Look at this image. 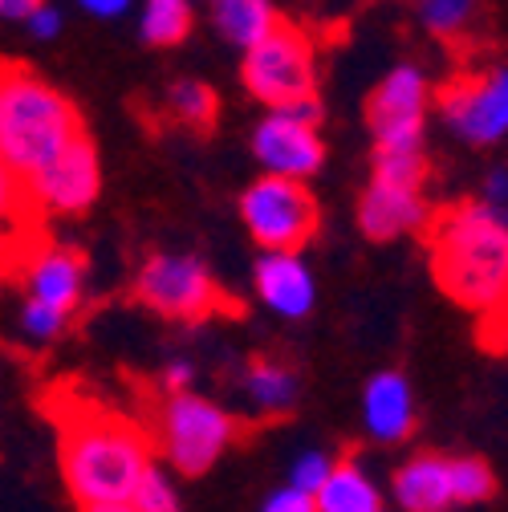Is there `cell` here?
<instances>
[{"mask_svg":"<svg viewBox=\"0 0 508 512\" xmlns=\"http://www.w3.org/2000/svg\"><path fill=\"white\" fill-rule=\"evenodd\" d=\"M317 122H322V102L317 98L269 110L252 131V155L273 175H317L326 163V143L317 135Z\"/></svg>","mask_w":508,"mask_h":512,"instance_id":"ba28073f","label":"cell"},{"mask_svg":"<svg viewBox=\"0 0 508 512\" xmlns=\"http://www.w3.org/2000/svg\"><path fill=\"white\" fill-rule=\"evenodd\" d=\"M330 468H334V460H330L326 452H305V456L293 460V468H289V484L301 488V492H309V496H317V488L326 484Z\"/></svg>","mask_w":508,"mask_h":512,"instance_id":"4316f807","label":"cell"},{"mask_svg":"<svg viewBox=\"0 0 508 512\" xmlns=\"http://www.w3.org/2000/svg\"><path fill=\"white\" fill-rule=\"evenodd\" d=\"M244 90L269 110L317 98V49L309 29L277 17V25L244 49Z\"/></svg>","mask_w":508,"mask_h":512,"instance_id":"5b68a950","label":"cell"},{"mask_svg":"<svg viewBox=\"0 0 508 512\" xmlns=\"http://www.w3.org/2000/svg\"><path fill=\"white\" fill-rule=\"evenodd\" d=\"M66 317H70V313H61V309H53V305L29 297L25 309H21V330H25L33 342H53L61 330H66Z\"/></svg>","mask_w":508,"mask_h":512,"instance_id":"484cf974","label":"cell"},{"mask_svg":"<svg viewBox=\"0 0 508 512\" xmlns=\"http://www.w3.org/2000/svg\"><path fill=\"white\" fill-rule=\"evenodd\" d=\"M395 504L407 512H443L456 508L452 496V460L419 452L395 472Z\"/></svg>","mask_w":508,"mask_h":512,"instance_id":"e0dca14e","label":"cell"},{"mask_svg":"<svg viewBox=\"0 0 508 512\" xmlns=\"http://www.w3.org/2000/svg\"><path fill=\"white\" fill-rule=\"evenodd\" d=\"M57 423V464L66 492L86 512H126L155 460L147 423L118 415L78 387H53L45 399Z\"/></svg>","mask_w":508,"mask_h":512,"instance_id":"6da1fadb","label":"cell"},{"mask_svg":"<svg viewBox=\"0 0 508 512\" xmlns=\"http://www.w3.org/2000/svg\"><path fill=\"white\" fill-rule=\"evenodd\" d=\"M78 5L90 13V17H102V21H114L122 13H131L135 0H78Z\"/></svg>","mask_w":508,"mask_h":512,"instance_id":"1f68e13d","label":"cell"},{"mask_svg":"<svg viewBox=\"0 0 508 512\" xmlns=\"http://www.w3.org/2000/svg\"><path fill=\"white\" fill-rule=\"evenodd\" d=\"M86 135L78 106L29 61L0 57V159L25 179Z\"/></svg>","mask_w":508,"mask_h":512,"instance_id":"3957f363","label":"cell"},{"mask_svg":"<svg viewBox=\"0 0 508 512\" xmlns=\"http://www.w3.org/2000/svg\"><path fill=\"white\" fill-rule=\"evenodd\" d=\"M431 220V204L423 196V187H403V183H387L374 179L358 200V228L370 240H395L403 232H423Z\"/></svg>","mask_w":508,"mask_h":512,"instance_id":"4fadbf2b","label":"cell"},{"mask_svg":"<svg viewBox=\"0 0 508 512\" xmlns=\"http://www.w3.org/2000/svg\"><path fill=\"white\" fill-rule=\"evenodd\" d=\"M252 285H257V297L273 313L289 317V322L305 317L317 301L313 273L301 261L297 248H261V261H257V269H252Z\"/></svg>","mask_w":508,"mask_h":512,"instance_id":"5bb4252c","label":"cell"},{"mask_svg":"<svg viewBox=\"0 0 508 512\" xmlns=\"http://www.w3.org/2000/svg\"><path fill=\"white\" fill-rule=\"evenodd\" d=\"M135 512H175L179 508V496H175V484L167 480V472L151 460L139 488H135V500H131Z\"/></svg>","mask_w":508,"mask_h":512,"instance_id":"d4e9b609","label":"cell"},{"mask_svg":"<svg viewBox=\"0 0 508 512\" xmlns=\"http://www.w3.org/2000/svg\"><path fill=\"white\" fill-rule=\"evenodd\" d=\"M25 183H29V191L49 216H82L86 208H94L98 191H102V163H98L94 139L82 135L78 143H70L66 151H61L49 167L29 175Z\"/></svg>","mask_w":508,"mask_h":512,"instance_id":"7c38bea8","label":"cell"},{"mask_svg":"<svg viewBox=\"0 0 508 512\" xmlns=\"http://www.w3.org/2000/svg\"><path fill=\"white\" fill-rule=\"evenodd\" d=\"M431 106V82L419 66H395L366 98V126L374 131V147L411 151L423 147V126Z\"/></svg>","mask_w":508,"mask_h":512,"instance_id":"30bf717a","label":"cell"},{"mask_svg":"<svg viewBox=\"0 0 508 512\" xmlns=\"http://www.w3.org/2000/svg\"><path fill=\"white\" fill-rule=\"evenodd\" d=\"M21 281H25L33 301H45L61 313H74L82 305V293H86V261L74 248L45 244L25 265Z\"/></svg>","mask_w":508,"mask_h":512,"instance_id":"9a60e30c","label":"cell"},{"mask_svg":"<svg viewBox=\"0 0 508 512\" xmlns=\"http://www.w3.org/2000/svg\"><path fill=\"white\" fill-rule=\"evenodd\" d=\"M212 25L228 45L248 49L277 25V9L273 0H212Z\"/></svg>","mask_w":508,"mask_h":512,"instance_id":"ffe728a7","label":"cell"},{"mask_svg":"<svg viewBox=\"0 0 508 512\" xmlns=\"http://www.w3.org/2000/svg\"><path fill=\"white\" fill-rule=\"evenodd\" d=\"M244 391L248 399L257 403L265 415H289L297 407V395H301V382H297V370L277 362V358H252L248 362V374H244Z\"/></svg>","mask_w":508,"mask_h":512,"instance_id":"d6986e66","label":"cell"},{"mask_svg":"<svg viewBox=\"0 0 508 512\" xmlns=\"http://www.w3.org/2000/svg\"><path fill=\"white\" fill-rule=\"evenodd\" d=\"M265 508H269V512H313V508H317V500H313L309 492H301V488L285 484V488H277V492H269V496H265Z\"/></svg>","mask_w":508,"mask_h":512,"instance_id":"83f0119b","label":"cell"},{"mask_svg":"<svg viewBox=\"0 0 508 512\" xmlns=\"http://www.w3.org/2000/svg\"><path fill=\"white\" fill-rule=\"evenodd\" d=\"M37 5H41V0H0V17H9V21H25Z\"/></svg>","mask_w":508,"mask_h":512,"instance_id":"d6a6232c","label":"cell"},{"mask_svg":"<svg viewBox=\"0 0 508 512\" xmlns=\"http://www.w3.org/2000/svg\"><path fill=\"white\" fill-rule=\"evenodd\" d=\"M25 21H29V33H33L37 41H53V37L61 33V13L49 5V0H41V5H37Z\"/></svg>","mask_w":508,"mask_h":512,"instance_id":"f1b7e54d","label":"cell"},{"mask_svg":"<svg viewBox=\"0 0 508 512\" xmlns=\"http://www.w3.org/2000/svg\"><path fill=\"white\" fill-rule=\"evenodd\" d=\"M167 106L171 114L183 122V126H192V131H212L216 118H220V98L208 82L200 78H183L167 90Z\"/></svg>","mask_w":508,"mask_h":512,"instance_id":"603a6c76","label":"cell"},{"mask_svg":"<svg viewBox=\"0 0 508 512\" xmlns=\"http://www.w3.org/2000/svg\"><path fill=\"white\" fill-rule=\"evenodd\" d=\"M139 33L155 49L179 45L187 33H192V0H147Z\"/></svg>","mask_w":508,"mask_h":512,"instance_id":"7402d4cb","label":"cell"},{"mask_svg":"<svg viewBox=\"0 0 508 512\" xmlns=\"http://www.w3.org/2000/svg\"><path fill=\"white\" fill-rule=\"evenodd\" d=\"M313 500H317V512H378L383 508V492L362 472L358 460H338Z\"/></svg>","mask_w":508,"mask_h":512,"instance_id":"ac0fdd59","label":"cell"},{"mask_svg":"<svg viewBox=\"0 0 508 512\" xmlns=\"http://www.w3.org/2000/svg\"><path fill=\"white\" fill-rule=\"evenodd\" d=\"M240 220L261 248H297L301 252L317 236L322 208H317L305 179L265 171L257 183H248V191L240 196Z\"/></svg>","mask_w":508,"mask_h":512,"instance_id":"52a82bcc","label":"cell"},{"mask_svg":"<svg viewBox=\"0 0 508 512\" xmlns=\"http://www.w3.org/2000/svg\"><path fill=\"white\" fill-rule=\"evenodd\" d=\"M439 118L472 147H492L508 135V66L488 74H464L439 94Z\"/></svg>","mask_w":508,"mask_h":512,"instance_id":"9c48e42d","label":"cell"},{"mask_svg":"<svg viewBox=\"0 0 508 512\" xmlns=\"http://www.w3.org/2000/svg\"><path fill=\"white\" fill-rule=\"evenodd\" d=\"M427 252L435 285L460 309L480 317V338L492 350L508 346V208L468 200L431 212Z\"/></svg>","mask_w":508,"mask_h":512,"instance_id":"7a4b0ae2","label":"cell"},{"mask_svg":"<svg viewBox=\"0 0 508 512\" xmlns=\"http://www.w3.org/2000/svg\"><path fill=\"white\" fill-rule=\"evenodd\" d=\"M135 297L159 317H171V322H204V317L240 309L196 256H175V252H159L139 269Z\"/></svg>","mask_w":508,"mask_h":512,"instance_id":"8992f818","label":"cell"},{"mask_svg":"<svg viewBox=\"0 0 508 512\" xmlns=\"http://www.w3.org/2000/svg\"><path fill=\"white\" fill-rule=\"evenodd\" d=\"M192 382H196V366L187 358H175L163 370V391H192Z\"/></svg>","mask_w":508,"mask_h":512,"instance_id":"f546056e","label":"cell"},{"mask_svg":"<svg viewBox=\"0 0 508 512\" xmlns=\"http://www.w3.org/2000/svg\"><path fill=\"white\" fill-rule=\"evenodd\" d=\"M484 204H492V208H508V167L488 171V179H484Z\"/></svg>","mask_w":508,"mask_h":512,"instance_id":"4dcf8cb0","label":"cell"},{"mask_svg":"<svg viewBox=\"0 0 508 512\" xmlns=\"http://www.w3.org/2000/svg\"><path fill=\"white\" fill-rule=\"evenodd\" d=\"M362 423L374 443H403L415 431V395L399 370H383L362 391Z\"/></svg>","mask_w":508,"mask_h":512,"instance_id":"2e32d148","label":"cell"},{"mask_svg":"<svg viewBox=\"0 0 508 512\" xmlns=\"http://www.w3.org/2000/svg\"><path fill=\"white\" fill-rule=\"evenodd\" d=\"M147 431L175 472L204 476L240 439V419L192 391H159L147 395Z\"/></svg>","mask_w":508,"mask_h":512,"instance_id":"277c9868","label":"cell"},{"mask_svg":"<svg viewBox=\"0 0 508 512\" xmlns=\"http://www.w3.org/2000/svg\"><path fill=\"white\" fill-rule=\"evenodd\" d=\"M415 13L431 37L452 41V45H468L480 29L484 0H415Z\"/></svg>","mask_w":508,"mask_h":512,"instance_id":"44dd1931","label":"cell"},{"mask_svg":"<svg viewBox=\"0 0 508 512\" xmlns=\"http://www.w3.org/2000/svg\"><path fill=\"white\" fill-rule=\"evenodd\" d=\"M452 496L456 504H484L496 496V476L484 460L476 456H456L452 460Z\"/></svg>","mask_w":508,"mask_h":512,"instance_id":"cb8c5ba5","label":"cell"},{"mask_svg":"<svg viewBox=\"0 0 508 512\" xmlns=\"http://www.w3.org/2000/svg\"><path fill=\"white\" fill-rule=\"evenodd\" d=\"M45 216L25 175L0 159V281H21L25 265L49 244Z\"/></svg>","mask_w":508,"mask_h":512,"instance_id":"8fae6325","label":"cell"}]
</instances>
